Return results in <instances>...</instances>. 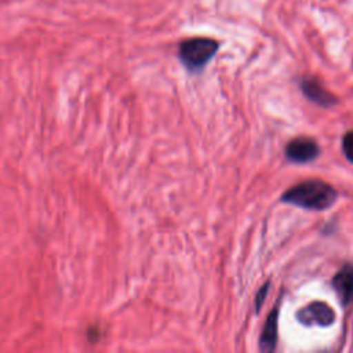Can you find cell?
I'll use <instances>...</instances> for the list:
<instances>
[{"mask_svg": "<svg viewBox=\"0 0 353 353\" xmlns=\"http://www.w3.org/2000/svg\"><path fill=\"white\" fill-rule=\"evenodd\" d=\"M336 190L330 183L320 179H309L285 190L281 201L305 210L323 211L336 201Z\"/></svg>", "mask_w": 353, "mask_h": 353, "instance_id": "6da1fadb", "label": "cell"}, {"mask_svg": "<svg viewBox=\"0 0 353 353\" xmlns=\"http://www.w3.org/2000/svg\"><path fill=\"white\" fill-rule=\"evenodd\" d=\"M218 43L212 39H188L179 46V58L189 70L201 69L216 52Z\"/></svg>", "mask_w": 353, "mask_h": 353, "instance_id": "7a4b0ae2", "label": "cell"}, {"mask_svg": "<svg viewBox=\"0 0 353 353\" xmlns=\"http://www.w3.org/2000/svg\"><path fill=\"white\" fill-rule=\"evenodd\" d=\"M320 154L317 142L309 137H298L291 139L285 146V156L295 164H305L313 161Z\"/></svg>", "mask_w": 353, "mask_h": 353, "instance_id": "3957f363", "label": "cell"}, {"mask_svg": "<svg viewBox=\"0 0 353 353\" xmlns=\"http://www.w3.org/2000/svg\"><path fill=\"white\" fill-rule=\"evenodd\" d=\"M296 319L305 325L328 327L335 321V312L330 305L316 301L298 310Z\"/></svg>", "mask_w": 353, "mask_h": 353, "instance_id": "277c9868", "label": "cell"}, {"mask_svg": "<svg viewBox=\"0 0 353 353\" xmlns=\"http://www.w3.org/2000/svg\"><path fill=\"white\" fill-rule=\"evenodd\" d=\"M332 287L343 306L353 302V265H343L332 279Z\"/></svg>", "mask_w": 353, "mask_h": 353, "instance_id": "5b68a950", "label": "cell"}, {"mask_svg": "<svg viewBox=\"0 0 353 353\" xmlns=\"http://www.w3.org/2000/svg\"><path fill=\"white\" fill-rule=\"evenodd\" d=\"M301 90L310 101L316 102L320 106L330 108L336 103V97L328 92L316 79H303L301 81Z\"/></svg>", "mask_w": 353, "mask_h": 353, "instance_id": "8992f818", "label": "cell"}, {"mask_svg": "<svg viewBox=\"0 0 353 353\" xmlns=\"http://www.w3.org/2000/svg\"><path fill=\"white\" fill-rule=\"evenodd\" d=\"M279 319V309L274 307L270 314L266 319V323L263 325L261 338H259V346L263 352H272L276 347L277 342V321Z\"/></svg>", "mask_w": 353, "mask_h": 353, "instance_id": "52a82bcc", "label": "cell"}, {"mask_svg": "<svg viewBox=\"0 0 353 353\" xmlns=\"http://www.w3.org/2000/svg\"><path fill=\"white\" fill-rule=\"evenodd\" d=\"M342 150L346 159L353 163V131H347L342 138Z\"/></svg>", "mask_w": 353, "mask_h": 353, "instance_id": "ba28073f", "label": "cell"}, {"mask_svg": "<svg viewBox=\"0 0 353 353\" xmlns=\"http://www.w3.org/2000/svg\"><path fill=\"white\" fill-rule=\"evenodd\" d=\"M268 290H269V283H266L261 290L259 292L256 294V299H255V306H256V310H259V307L262 306L263 301H265V296L268 294Z\"/></svg>", "mask_w": 353, "mask_h": 353, "instance_id": "9c48e42d", "label": "cell"}]
</instances>
